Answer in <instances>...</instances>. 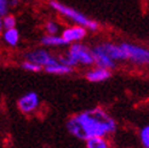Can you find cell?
Here are the masks:
<instances>
[{
    "label": "cell",
    "instance_id": "cell-9",
    "mask_svg": "<svg viewBox=\"0 0 149 148\" xmlns=\"http://www.w3.org/2000/svg\"><path fill=\"white\" fill-rule=\"evenodd\" d=\"M109 78H110V69L97 67V66H96V68H92L86 72V79L91 81V83H102V81L108 80Z\"/></svg>",
    "mask_w": 149,
    "mask_h": 148
},
{
    "label": "cell",
    "instance_id": "cell-5",
    "mask_svg": "<svg viewBox=\"0 0 149 148\" xmlns=\"http://www.w3.org/2000/svg\"><path fill=\"white\" fill-rule=\"evenodd\" d=\"M17 107L23 114H33L40 107V97L34 91H29L21 96L17 101Z\"/></svg>",
    "mask_w": 149,
    "mask_h": 148
},
{
    "label": "cell",
    "instance_id": "cell-19",
    "mask_svg": "<svg viewBox=\"0 0 149 148\" xmlns=\"http://www.w3.org/2000/svg\"><path fill=\"white\" fill-rule=\"evenodd\" d=\"M7 6H9V4H7V0H0V15H1V17L6 16Z\"/></svg>",
    "mask_w": 149,
    "mask_h": 148
},
{
    "label": "cell",
    "instance_id": "cell-13",
    "mask_svg": "<svg viewBox=\"0 0 149 148\" xmlns=\"http://www.w3.org/2000/svg\"><path fill=\"white\" fill-rule=\"evenodd\" d=\"M41 44L44 46H63L67 45V41L63 36H58L56 34H47L41 39Z\"/></svg>",
    "mask_w": 149,
    "mask_h": 148
},
{
    "label": "cell",
    "instance_id": "cell-6",
    "mask_svg": "<svg viewBox=\"0 0 149 148\" xmlns=\"http://www.w3.org/2000/svg\"><path fill=\"white\" fill-rule=\"evenodd\" d=\"M27 60L31 61V62H34L36 64H40L41 67L45 68L46 66L51 64L57 61V58L54 57L52 55H50L46 50H42V49H39V50H34V51H31L29 54H27Z\"/></svg>",
    "mask_w": 149,
    "mask_h": 148
},
{
    "label": "cell",
    "instance_id": "cell-2",
    "mask_svg": "<svg viewBox=\"0 0 149 148\" xmlns=\"http://www.w3.org/2000/svg\"><path fill=\"white\" fill-rule=\"evenodd\" d=\"M59 60L65 64L72 66V67H75L78 64H83V66L95 64L92 50L79 43H73L67 55L63 57H59Z\"/></svg>",
    "mask_w": 149,
    "mask_h": 148
},
{
    "label": "cell",
    "instance_id": "cell-12",
    "mask_svg": "<svg viewBox=\"0 0 149 148\" xmlns=\"http://www.w3.org/2000/svg\"><path fill=\"white\" fill-rule=\"evenodd\" d=\"M85 146L86 148H109L110 147L107 137H103V136H93L87 138L85 141Z\"/></svg>",
    "mask_w": 149,
    "mask_h": 148
},
{
    "label": "cell",
    "instance_id": "cell-15",
    "mask_svg": "<svg viewBox=\"0 0 149 148\" xmlns=\"http://www.w3.org/2000/svg\"><path fill=\"white\" fill-rule=\"evenodd\" d=\"M139 140L143 148H149V125H146L139 131Z\"/></svg>",
    "mask_w": 149,
    "mask_h": 148
},
{
    "label": "cell",
    "instance_id": "cell-11",
    "mask_svg": "<svg viewBox=\"0 0 149 148\" xmlns=\"http://www.w3.org/2000/svg\"><path fill=\"white\" fill-rule=\"evenodd\" d=\"M45 72L50 73V74H55V75H67V74H70L73 72V67L63 63L59 58H57V61L51 63L49 66H46Z\"/></svg>",
    "mask_w": 149,
    "mask_h": 148
},
{
    "label": "cell",
    "instance_id": "cell-14",
    "mask_svg": "<svg viewBox=\"0 0 149 148\" xmlns=\"http://www.w3.org/2000/svg\"><path fill=\"white\" fill-rule=\"evenodd\" d=\"M3 39L5 40L6 44H9L11 46H16L17 43L19 40V34L16 28H10L5 29V32L3 34Z\"/></svg>",
    "mask_w": 149,
    "mask_h": 148
},
{
    "label": "cell",
    "instance_id": "cell-17",
    "mask_svg": "<svg viewBox=\"0 0 149 148\" xmlns=\"http://www.w3.org/2000/svg\"><path fill=\"white\" fill-rule=\"evenodd\" d=\"M16 26V20L12 15H6L3 18V27H5V29H10V28H15Z\"/></svg>",
    "mask_w": 149,
    "mask_h": 148
},
{
    "label": "cell",
    "instance_id": "cell-1",
    "mask_svg": "<svg viewBox=\"0 0 149 148\" xmlns=\"http://www.w3.org/2000/svg\"><path fill=\"white\" fill-rule=\"evenodd\" d=\"M67 130L79 140L86 141L93 136L108 137L116 130V121L101 107L74 114L67 121Z\"/></svg>",
    "mask_w": 149,
    "mask_h": 148
},
{
    "label": "cell",
    "instance_id": "cell-18",
    "mask_svg": "<svg viewBox=\"0 0 149 148\" xmlns=\"http://www.w3.org/2000/svg\"><path fill=\"white\" fill-rule=\"evenodd\" d=\"M45 28H46V32L49 34H57L58 33V26L55 23V22H47Z\"/></svg>",
    "mask_w": 149,
    "mask_h": 148
},
{
    "label": "cell",
    "instance_id": "cell-4",
    "mask_svg": "<svg viewBox=\"0 0 149 148\" xmlns=\"http://www.w3.org/2000/svg\"><path fill=\"white\" fill-rule=\"evenodd\" d=\"M121 46L125 51L126 60H129L136 64H149V50L142 46H137L133 44L123 43Z\"/></svg>",
    "mask_w": 149,
    "mask_h": 148
},
{
    "label": "cell",
    "instance_id": "cell-8",
    "mask_svg": "<svg viewBox=\"0 0 149 148\" xmlns=\"http://www.w3.org/2000/svg\"><path fill=\"white\" fill-rule=\"evenodd\" d=\"M62 36H63V39L67 41V44L80 41V40H83L86 36V27L78 24L75 27L67 28V29H64V31H63Z\"/></svg>",
    "mask_w": 149,
    "mask_h": 148
},
{
    "label": "cell",
    "instance_id": "cell-3",
    "mask_svg": "<svg viewBox=\"0 0 149 148\" xmlns=\"http://www.w3.org/2000/svg\"><path fill=\"white\" fill-rule=\"evenodd\" d=\"M50 6L54 10H56L57 12H59L61 15H63V16H65L67 18L72 20L73 22H75V23H78L80 26H84V27H86L88 29H91V31H97L98 29V23L97 22L87 18L85 15L78 12L75 9H72V7L58 3V1H56V0H51Z\"/></svg>",
    "mask_w": 149,
    "mask_h": 148
},
{
    "label": "cell",
    "instance_id": "cell-10",
    "mask_svg": "<svg viewBox=\"0 0 149 148\" xmlns=\"http://www.w3.org/2000/svg\"><path fill=\"white\" fill-rule=\"evenodd\" d=\"M101 46L114 61H126V55L121 44L116 45V44H111V43H104L101 44Z\"/></svg>",
    "mask_w": 149,
    "mask_h": 148
},
{
    "label": "cell",
    "instance_id": "cell-20",
    "mask_svg": "<svg viewBox=\"0 0 149 148\" xmlns=\"http://www.w3.org/2000/svg\"><path fill=\"white\" fill-rule=\"evenodd\" d=\"M11 5H17V0H11Z\"/></svg>",
    "mask_w": 149,
    "mask_h": 148
},
{
    "label": "cell",
    "instance_id": "cell-16",
    "mask_svg": "<svg viewBox=\"0 0 149 148\" xmlns=\"http://www.w3.org/2000/svg\"><path fill=\"white\" fill-rule=\"evenodd\" d=\"M22 68H23L24 71L27 72H33V73H36V72H40L44 67H41L40 64H36L34 62H31V61H26L23 62V64H22Z\"/></svg>",
    "mask_w": 149,
    "mask_h": 148
},
{
    "label": "cell",
    "instance_id": "cell-7",
    "mask_svg": "<svg viewBox=\"0 0 149 148\" xmlns=\"http://www.w3.org/2000/svg\"><path fill=\"white\" fill-rule=\"evenodd\" d=\"M92 54H93V58H95V64L97 66V67L107 68V69H113L115 67V61L103 50V47L101 45H97L96 47H93Z\"/></svg>",
    "mask_w": 149,
    "mask_h": 148
}]
</instances>
